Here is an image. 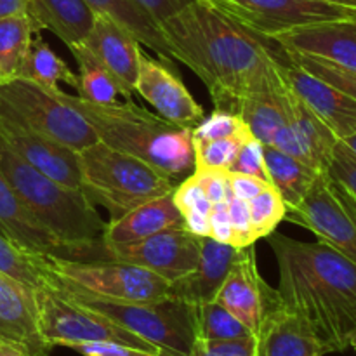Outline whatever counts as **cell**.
I'll use <instances>...</instances> for the list:
<instances>
[{"mask_svg":"<svg viewBox=\"0 0 356 356\" xmlns=\"http://www.w3.org/2000/svg\"><path fill=\"white\" fill-rule=\"evenodd\" d=\"M0 138L21 160L68 188L80 190L79 152L28 127L0 103Z\"/></svg>","mask_w":356,"mask_h":356,"instance_id":"4fadbf2b","label":"cell"},{"mask_svg":"<svg viewBox=\"0 0 356 356\" xmlns=\"http://www.w3.org/2000/svg\"><path fill=\"white\" fill-rule=\"evenodd\" d=\"M26 13V0H0V19Z\"/></svg>","mask_w":356,"mask_h":356,"instance_id":"c3c4849f","label":"cell"},{"mask_svg":"<svg viewBox=\"0 0 356 356\" xmlns=\"http://www.w3.org/2000/svg\"><path fill=\"white\" fill-rule=\"evenodd\" d=\"M271 186L266 181L259 179L256 176H249V174L240 172H228V188L229 193L236 198L249 202L252 200L256 195H259L264 188Z\"/></svg>","mask_w":356,"mask_h":356,"instance_id":"f6af8a7d","label":"cell"},{"mask_svg":"<svg viewBox=\"0 0 356 356\" xmlns=\"http://www.w3.org/2000/svg\"><path fill=\"white\" fill-rule=\"evenodd\" d=\"M37 302L42 332L54 348H68L75 343H118L165 356L148 341L129 332L99 313L75 305L56 289H38Z\"/></svg>","mask_w":356,"mask_h":356,"instance_id":"30bf717a","label":"cell"},{"mask_svg":"<svg viewBox=\"0 0 356 356\" xmlns=\"http://www.w3.org/2000/svg\"><path fill=\"white\" fill-rule=\"evenodd\" d=\"M193 177L212 204L225 202L228 198V172H222V170H193Z\"/></svg>","mask_w":356,"mask_h":356,"instance_id":"7bdbcfd3","label":"cell"},{"mask_svg":"<svg viewBox=\"0 0 356 356\" xmlns=\"http://www.w3.org/2000/svg\"><path fill=\"white\" fill-rule=\"evenodd\" d=\"M209 236L221 243L232 242V222H229L226 200L212 204L211 218H209Z\"/></svg>","mask_w":356,"mask_h":356,"instance_id":"bcb514c9","label":"cell"},{"mask_svg":"<svg viewBox=\"0 0 356 356\" xmlns=\"http://www.w3.org/2000/svg\"><path fill=\"white\" fill-rule=\"evenodd\" d=\"M202 238L188 228L167 229L129 245H103V259L145 268L174 284L198 266Z\"/></svg>","mask_w":356,"mask_h":356,"instance_id":"7c38bea8","label":"cell"},{"mask_svg":"<svg viewBox=\"0 0 356 356\" xmlns=\"http://www.w3.org/2000/svg\"><path fill=\"white\" fill-rule=\"evenodd\" d=\"M160 28L172 59L204 82L216 110L236 113L243 97L285 87L287 52L205 0H193Z\"/></svg>","mask_w":356,"mask_h":356,"instance_id":"6da1fadb","label":"cell"},{"mask_svg":"<svg viewBox=\"0 0 356 356\" xmlns=\"http://www.w3.org/2000/svg\"><path fill=\"white\" fill-rule=\"evenodd\" d=\"M94 14H101L125 30L131 31L136 40L163 59H172L169 44H167L160 24L134 0H86Z\"/></svg>","mask_w":356,"mask_h":356,"instance_id":"4316f807","label":"cell"},{"mask_svg":"<svg viewBox=\"0 0 356 356\" xmlns=\"http://www.w3.org/2000/svg\"><path fill=\"white\" fill-rule=\"evenodd\" d=\"M79 165L80 190L94 205L106 209L111 219L176 188L174 177L101 141L80 149Z\"/></svg>","mask_w":356,"mask_h":356,"instance_id":"5b68a950","label":"cell"},{"mask_svg":"<svg viewBox=\"0 0 356 356\" xmlns=\"http://www.w3.org/2000/svg\"><path fill=\"white\" fill-rule=\"evenodd\" d=\"M329 2L341 3V6H348V7H356V0H329Z\"/></svg>","mask_w":356,"mask_h":356,"instance_id":"816d5d0a","label":"cell"},{"mask_svg":"<svg viewBox=\"0 0 356 356\" xmlns=\"http://www.w3.org/2000/svg\"><path fill=\"white\" fill-rule=\"evenodd\" d=\"M238 252L240 250L229 243H221L211 236H204L198 266L190 275L170 284V298L179 299L186 305L214 301L238 257Z\"/></svg>","mask_w":356,"mask_h":356,"instance_id":"603a6c76","label":"cell"},{"mask_svg":"<svg viewBox=\"0 0 356 356\" xmlns=\"http://www.w3.org/2000/svg\"><path fill=\"white\" fill-rule=\"evenodd\" d=\"M351 348H353V350L356 351V341H355V343H353V346H351Z\"/></svg>","mask_w":356,"mask_h":356,"instance_id":"f5cc1de1","label":"cell"},{"mask_svg":"<svg viewBox=\"0 0 356 356\" xmlns=\"http://www.w3.org/2000/svg\"><path fill=\"white\" fill-rule=\"evenodd\" d=\"M0 103L23 124L80 152L97 143L86 118L65 101L63 90H49L24 79L0 86Z\"/></svg>","mask_w":356,"mask_h":356,"instance_id":"ba28073f","label":"cell"},{"mask_svg":"<svg viewBox=\"0 0 356 356\" xmlns=\"http://www.w3.org/2000/svg\"><path fill=\"white\" fill-rule=\"evenodd\" d=\"M228 172H240V174H249V176H256L259 179L266 181L271 184L270 174H268L266 162H264V145L257 141L256 138L249 139L242 149L236 155L235 162H233L232 169Z\"/></svg>","mask_w":356,"mask_h":356,"instance_id":"60d3db41","label":"cell"},{"mask_svg":"<svg viewBox=\"0 0 356 356\" xmlns=\"http://www.w3.org/2000/svg\"><path fill=\"white\" fill-rule=\"evenodd\" d=\"M282 76L289 89L336 134L339 141L356 131V101L353 97L296 65L291 56L282 68Z\"/></svg>","mask_w":356,"mask_h":356,"instance_id":"e0dca14e","label":"cell"},{"mask_svg":"<svg viewBox=\"0 0 356 356\" xmlns=\"http://www.w3.org/2000/svg\"><path fill=\"white\" fill-rule=\"evenodd\" d=\"M68 348L82 356H159L118 343H75Z\"/></svg>","mask_w":356,"mask_h":356,"instance_id":"ee69618b","label":"cell"},{"mask_svg":"<svg viewBox=\"0 0 356 356\" xmlns=\"http://www.w3.org/2000/svg\"><path fill=\"white\" fill-rule=\"evenodd\" d=\"M287 54L291 56V59L296 65L302 66V68L308 70L309 73H313L315 76L322 79L323 82L337 87V89L343 90L344 94H348V96L353 97L356 101V73L348 72V70L332 65V63L323 61V59L312 58V56L292 54V52H287Z\"/></svg>","mask_w":356,"mask_h":356,"instance_id":"8d00e7d4","label":"cell"},{"mask_svg":"<svg viewBox=\"0 0 356 356\" xmlns=\"http://www.w3.org/2000/svg\"><path fill=\"white\" fill-rule=\"evenodd\" d=\"M264 37L309 24L353 19L356 7L329 0H205Z\"/></svg>","mask_w":356,"mask_h":356,"instance_id":"8fae6325","label":"cell"},{"mask_svg":"<svg viewBox=\"0 0 356 356\" xmlns=\"http://www.w3.org/2000/svg\"><path fill=\"white\" fill-rule=\"evenodd\" d=\"M249 212L256 238H268L287 216V205L271 184L249 200Z\"/></svg>","mask_w":356,"mask_h":356,"instance_id":"d590c367","label":"cell"},{"mask_svg":"<svg viewBox=\"0 0 356 356\" xmlns=\"http://www.w3.org/2000/svg\"><path fill=\"white\" fill-rule=\"evenodd\" d=\"M193 316L197 339L226 341L254 336L236 316H233L218 301L193 305Z\"/></svg>","mask_w":356,"mask_h":356,"instance_id":"d6a6232c","label":"cell"},{"mask_svg":"<svg viewBox=\"0 0 356 356\" xmlns=\"http://www.w3.org/2000/svg\"><path fill=\"white\" fill-rule=\"evenodd\" d=\"M190 356H256V336L226 341L195 339Z\"/></svg>","mask_w":356,"mask_h":356,"instance_id":"ab89813d","label":"cell"},{"mask_svg":"<svg viewBox=\"0 0 356 356\" xmlns=\"http://www.w3.org/2000/svg\"><path fill=\"white\" fill-rule=\"evenodd\" d=\"M63 97L86 118L97 141L145 160L170 177L193 169L191 129L170 124L132 99L97 104L65 90Z\"/></svg>","mask_w":356,"mask_h":356,"instance_id":"3957f363","label":"cell"},{"mask_svg":"<svg viewBox=\"0 0 356 356\" xmlns=\"http://www.w3.org/2000/svg\"><path fill=\"white\" fill-rule=\"evenodd\" d=\"M0 271L23 282L35 291L52 287L56 282L54 275L49 273L47 268L44 266V257L24 252L2 233H0Z\"/></svg>","mask_w":356,"mask_h":356,"instance_id":"1f68e13d","label":"cell"},{"mask_svg":"<svg viewBox=\"0 0 356 356\" xmlns=\"http://www.w3.org/2000/svg\"><path fill=\"white\" fill-rule=\"evenodd\" d=\"M19 79L30 80L37 86L49 90H59V83H68L76 90L79 76L70 70V66L52 51L51 45L38 35L33 38L28 54L24 58Z\"/></svg>","mask_w":356,"mask_h":356,"instance_id":"f546056e","label":"cell"},{"mask_svg":"<svg viewBox=\"0 0 356 356\" xmlns=\"http://www.w3.org/2000/svg\"><path fill=\"white\" fill-rule=\"evenodd\" d=\"M56 278V277H54ZM52 289L75 305L106 316L129 332L159 348L165 356H190L195 339L193 305L176 298L162 301H111L56 280Z\"/></svg>","mask_w":356,"mask_h":356,"instance_id":"8992f818","label":"cell"},{"mask_svg":"<svg viewBox=\"0 0 356 356\" xmlns=\"http://www.w3.org/2000/svg\"><path fill=\"white\" fill-rule=\"evenodd\" d=\"M247 131L249 127L238 113L214 110L209 117H204L200 124L191 129V138L193 141H211V139L232 138Z\"/></svg>","mask_w":356,"mask_h":356,"instance_id":"74e56055","label":"cell"},{"mask_svg":"<svg viewBox=\"0 0 356 356\" xmlns=\"http://www.w3.org/2000/svg\"><path fill=\"white\" fill-rule=\"evenodd\" d=\"M134 2L139 3L160 24L176 13H179L181 9H184L193 0H134Z\"/></svg>","mask_w":356,"mask_h":356,"instance_id":"7dc6e473","label":"cell"},{"mask_svg":"<svg viewBox=\"0 0 356 356\" xmlns=\"http://www.w3.org/2000/svg\"><path fill=\"white\" fill-rule=\"evenodd\" d=\"M254 136L249 131L232 138L193 141V170H222L228 172L236 155Z\"/></svg>","mask_w":356,"mask_h":356,"instance_id":"e575fe53","label":"cell"},{"mask_svg":"<svg viewBox=\"0 0 356 356\" xmlns=\"http://www.w3.org/2000/svg\"><path fill=\"white\" fill-rule=\"evenodd\" d=\"M278 298L301 316L325 353H343L356 341V264L322 242H301L273 232Z\"/></svg>","mask_w":356,"mask_h":356,"instance_id":"7a4b0ae2","label":"cell"},{"mask_svg":"<svg viewBox=\"0 0 356 356\" xmlns=\"http://www.w3.org/2000/svg\"><path fill=\"white\" fill-rule=\"evenodd\" d=\"M40 33L26 13L0 19V86L19 79L35 35Z\"/></svg>","mask_w":356,"mask_h":356,"instance_id":"f1b7e54d","label":"cell"},{"mask_svg":"<svg viewBox=\"0 0 356 356\" xmlns=\"http://www.w3.org/2000/svg\"><path fill=\"white\" fill-rule=\"evenodd\" d=\"M0 343L17 348L24 356H49L38 316L37 291L0 271Z\"/></svg>","mask_w":356,"mask_h":356,"instance_id":"5bb4252c","label":"cell"},{"mask_svg":"<svg viewBox=\"0 0 356 356\" xmlns=\"http://www.w3.org/2000/svg\"><path fill=\"white\" fill-rule=\"evenodd\" d=\"M308 323L282 305L268 308L256 334V356H325Z\"/></svg>","mask_w":356,"mask_h":356,"instance_id":"7402d4cb","label":"cell"},{"mask_svg":"<svg viewBox=\"0 0 356 356\" xmlns=\"http://www.w3.org/2000/svg\"><path fill=\"white\" fill-rule=\"evenodd\" d=\"M0 356H24L17 348L10 346V344L0 343Z\"/></svg>","mask_w":356,"mask_h":356,"instance_id":"681fc988","label":"cell"},{"mask_svg":"<svg viewBox=\"0 0 356 356\" xmlns=\"http://www.w3.org/2000/svg\"><path fill=\"white\" fill-rule=\"evenodd\" d=\"M186 228L181 212L174 204L172 191L163 197L153 198L132 211L125 212L118 219H110L103 232L101 243L104 247L129 245V243L141 242L148 236L167 229Z\"/></svg>","mask_w":356,"mask_h":356,"instance_id":"cb8c5ba5","label":"cell"},{"mask_svg":"<svg viewBox=\"0 0 356 356\" xmlns=\"http://www.w3.org/2000/svg\"><path fill=\"white\" fill-rule=\"evenodd\" d=\"M327 172L341 181L356 198V156L343 141H337Z\"/></svg>","mask_w":356,"mask_h":356,"instance_id":"b9f144b4","label":"cell"},{"mask_svg":"<svg viewBox=\"0 0 356 356\" xmlns=\"http://www.w3.org/2000/svg\"><path fill=\"white\" fill-rule=\"evenodd\" d=\"M172 197L177 211L183 216L184 226L195 235L209 236V218H211L212 202L205 197L193 174L174 188Z\"/></svg>","mask_w":356,"mask_h":356,"instance_id":"836d02e7","label":"cell"},{"mask_svg":"<svg viewBox=\"0 0 356 356\" xmlns=\"http://www.w3.org/2000/svg\"><path fill=\"white\" fill-rule=\"evenodd\" d=\"M337 141L336 134L292 92L291 117L275 136L271 148L296 156L323 172L329 169Z\"/></svg>","mask_w":356,"mask_h":356,"instance_id":"ffe728a7","label":"cell"},{"mask_svg":"<svg viewBox=\"0 0 356 356\" xmlns=\"http://www.w3.org/2000/svg\"><path fill=\"white\" fill-rule=\"evenodd\" d=\"M226 204H228L229 222H232V242H229V245L238 250L254 245L257 238L252 229V221H250L249 202L228 193Z\"/></svg>","mask_w":356,"mask_h":356,"instance_id":"f35d334b","label":"cell"},{"mask_svg":"<svg viewBox=\"0 0 356 356\" xmlns=\"http://www.w3.org/2000/svg\"><path fill=\"white\" fill-rule=\"evenodd\" d=\"M0 169L33 218L72 247L80 261L99 254L106 222L82 190L68 188L21 160L0 138Z\"/></svg>","mask_w":356,"mask_h":356,"instance_id":"277c9868","label":"cell"},{"mask_svg":"<svg viewBox=\"0 0 356 356\" xmlns=\"http://www.w3.org/2000/svg\"><path fill=\"white\" fill-rule=\"evenodd\" d=\"M291 101L292 92L285 83L280 90L257 92L243 97L236 108V113L242 117L250 134L257 141L264 146H271L275 136L291 117Z\"/></svg>","mask_w":356,"mask_h":356,"instance_id":"484cf974","label":"cell"},{"mask_svg":"<svg viewBox=\"0 0 356 356\" xmlns=\"http://www.w3.org/2000/svg\"><path fill=\"white\" fill-rule=\"evenodd\" d=\"M264 162H266L271 184L282 195L285 205H287V211L301 204L313 181L320 174V170L313 169L302 160L287 155L280 149L271 148V146H264Z\"/></svg>","mask_w":356,"mask_h":356,"instance_id":"83f0119b","label":"cell"},{"mask_svg":"<svg viewBox=\"0 0 356 356\" xmlns=\"http://www.w3.org/2000/svg\"><path fill=\"white\" fill-rule=\"evenodd\" d=\"M285 219L309 229L330 249L356 264V198L327 170L320 172L298 207Z\"/></svg>","mask_w":356,"mask_h":356,"instance_id":"9c48e42d","label":"cell"},{"mask_svg":"<svg viewBox=\"0 0 356 356\" xmlns=\"http://www.w3.org/2000/svg\"><path fill=\"white\" fill-rule=\"evenodd\" d=\"M26 14L38 30L52 31L68 47L86 38L96 17L86 0H26Z\"/></svg>","mask_w":356,"mask_h":356,"instance_id":"d4e9b609","label":"cell"},{"mask_svg":"<svg viewBox=\"0 0 356 356\" xmlns=\"http://www.w3.org/2000/svg\"><path fill=\"white\" fill-rule=\"evenodd\" d=\"M341 141H343L344 145H346L348 148H350L351 152L355 153V156H356V131L353 132V134H350V136H348V138L341 139Z\"/></svg>","mask_w":356,"mask_h":356,"instance_id":"f907efd6","label":"cell"},{"mask_svg":"<svg viewBox=\"0 0 356 356\" xmlns=\"http://www.w3.org/2000/svg\"><path fill=\"white\" fill-rule=\"evenodd\" d=\"M214 301L225 306L256 336L264 313L278 301V292L259 275L254 245L240 249Z\"/></svg>","mask_w":356,"mask_h":356,"instance_id":"9a60e30c","label":"cell"},{"mask_svg":"<svg viewBox=\"0 0 356 356\" xmlns=\"http://www.w3.org/2000/svg\"><path fill=\"white\" fill-rule=\"evenodd\" d=\"M80 44L86 45L94 58L113 75L124 99H132L143 54L141 44L134 35L110 17L96 14L89 33Z\"/></svg>","mask_w":356,"mask_h":356,"instance_id":"d6986e66","label":"cell"},{"mask_svg":"<svg viewBox=\"0 0 356 356\" xmlns=\"http://www.w3.org/2000/svg\"><path fill=\"white\" fill-rule=\"evenodd\" d=\"M0 233L24 252L37 257L80 259L79 254L44 228L9 184L0 169Z\"/></svg>","mask_w":356,"mask_h":356,"instance_id":"44dd1931","label":"cell"},{"mask_svg":"<svg viewBox=\"0 0 356 356\" xmlns=\"http://www.w3.org/2000/svg\"><path fill=\"white\" fill-rule=\"evenodd\" d=\"M271 38L292 54L312 56L356 73V17L294 28Z\"/></svg>","mask_w":356,"mask_h":356,"instance_id":"ac0fdd59","label":"cell"},{"mask_svg":"<svg viewBox=\"0 0 356 356\" xmlns=\"http://www.w3.org/2000/svg\"><path fill=\"white\" fill-rule=\"evenodd\" d=\"M68 49L72 51L80 70L79 86H76L79 94L76 96L97 104L117 103L122 90L113 75L94 58L92 52L83 44L70 45Z\"/></svg>","mask_w":356,"mask_h":356,"instance_id":"4dcf8cb0","label":"cell"},{"mask_svg":"<svg viewBox=\"0 0 356 356\" xmlns=\"http://www.w3.org/2000/svg\"><path fill=\"white\" fill-rule=\"evenodd\" d=\"M44 266L63 285L111 301L148 302L170 298L169 282L122 261L44 257Z\"/></svg>","mask_w":356,"mask_h":356,"instance_id":"52a82bcc","label":"cell"},{"mask_svg":"<svg viewBox=\"0 0 356 356\" xmlns=\"http://www.w3.org/2000/svg\"><path fill=\"white\" fill-rule=\"evenodd\" d=\"M136 94L152 104L156 115L179 127L193 129L204 120V108L197 103L179 75L152 56L141 54Z\"/></svg>","mask_w":356,"mask_h":356,"instance_id":"2e32d148","label":"cell"}]
</instances>
